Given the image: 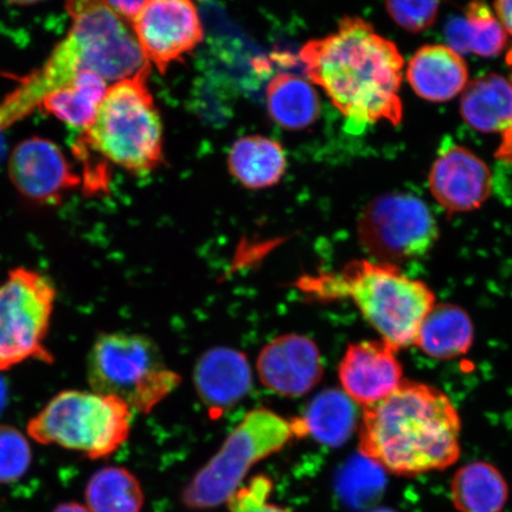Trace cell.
Segmentation results:
<instances>
[{"instance_id": "cell-11", "label": "cell", "mask_w": 512, "mask_h": 512, "mask_svg": "<svg viewBox=\"0 0 512 512\" xmlns=\"http://www.w3.org/2000/svg\"><path fill=\"white\" fill-rule=\"evenodd\" d=\"M131 25L146 61L162 74L204 38L194 0H146Z\"/></svg>"}, {"instance_id": "cell-28", "label": "cell", "mask_w": 512, "mask_h": 512, "mask_svg": "<svg viewBox=\"0 0 512 512\" xmlns=\"http://www.w3.org/2000/svg\"><path fill=\"white\" fill-rule=\"evenodd\" d=\"M441 0H386V8L400 28L420 34L433 27Z\"/></svg>"}, {"instance_id": "cell-12", "label": "cell", "mask_w": 512, "mask_h": 512, "mask_svg": "<svg viewBox=\"0 0 512 512\" xmlns=\"http://www.w3.org/2000/svg\"><path fill=\"white\" fill-rule=\"evenodd\" d=\"M9 175L25 198L41 204L60 203L81 184L60 147L40 137L29 138L15 147L9 160Z\"/></svg>"}, {"instance_id": "cell-22", "label": "cell", "mask_w": 512, "mask_h": 512, "mask_svg": "<svg viewBox=\"0 0 512 512\" xmlns=\"http://www.w3.org/2000/svg\"><path fill=\"white\" fill-rule=\"evenodd\" d=\"M473 324L467 313L454 304H435L422 322L416 347L437 360L462 356L473 343Z\"/></svg>"}, {"instance_id": "cell-30", "label": "cell", "mask_w": 512, "mask_h": 512, "mask_svg": "<svg viewBox=\"0 0 512 512\" xmlns=\"http://www.w3.org/2000/svg\"><path fill=\"white\" fill-rule=\"evenodd\" d=\"M114 15L126 23H132L146 0H101Z\"/></svg>"}, {"instance_id": "cell-27", "label": "cell", "mask_w": 512, "mask_h": 512, "mask_svg": "<svg viewBox=\"0 0 512 512\" xmlns=\"http://www.w3.org/2000/svg\"><path fill=\"white\" fill-rule=\"evenodd\" d=\"M29 441L12 426H0V484H11L21 479L31 465Z\"/></svg>"}, {"instance_id": "cell-2", "label": "cell", "mask_w": 512, "mask_h": 512, "mask_svg": "<svg viewBox=\"0 0 512 512\" xmlns=\"http://www.w3.org/2000/svg\"><path fill=\"white\" fill-rule=\"evenodd\" d=\"M462 421L448 396L430 384L403 380L364 407L361 456L396 476L443 471L460 457Z\"/></svg>"}, {"instance_id": "cell-19", "label": "cell", "mask_w": 512, "mask_h": 512, "mask_svg": "<svg viewBox=\"0 0 512 512\" xmlns=\"http://www.w3.org/2000/svg\"><path fill=\"white\" fill-rule=\"evenodd\" d=\"M287 158L283 145L264 136L242 137L230 147V174L251 190L274 187L284 177Z\"/></svg>"}, {"instance_id": "cell-8", "label": "cell", "mask_w": 512, "mask_h": 512, "mask_svg": "<svg viewBox=\"0 0 512 512\" xmlns=\"http://www.w3.org/2000/svg\"><path fill=\"white\" fill-rule=\"evenodd\" d=\"M87 376L94 392L118 396L146 413L168 396L179 377L165 367L149 338L140 335H101L88 355Z\"/></svg>"}, {"instance_id": "cell-31", "label": "cell", "mask_w": 512, "mask_h": 512, "mask_svg": "<svg viewBox=\"0 0 512 512\" xmlns=\"http://www.w3.org/2000/svg\"><path fill=\"white\" fill-rule=\"evenodd\" d=\"M494 12L504 30L512 36V0H495Z\"/></svg>"}, {"instance_id": "cell-3", "label": "cell", "mask_w": 512, "mask_h": 512, "mask_svg": "<svg viewBox=\"0 0 512 512\" xmlns=\"http://www.w3.org/2000/svg\"><path fill=\"white\" fill-rule=\"evenodd\" d=\"M66 8L72 27L47 62L0 102V132L83 72L91 70L107 82H118L149 66L128 23L101 0H67Z\"/></svg>"}, {"instance_id": "cell-25", "label": "cell", "mask_w": 512, "mask_h": 512, "mask_svg": "<svg viewBox=\"0 0 512 512\" xmlns=\"http://www.w3.org/2000/svg\"><path fill=\"white\" fill-rule=\"evenodd\" d=\"M107 89V81L88 70L49 94L40 107L64 124L86 130L93 124Z\"/></svg>"}, {"instance_id": "cell-16", "label": "cell", "mask_w": 512, "mask_h": 512, "mask_svg": "<svg viewBox=\"0 0 512 512\" xmlns=\"http://www.w3.org/2000/svg\"><path fill=\"white\" fill-rule=\"evenodd\" d=\"M406 78L419 98L446 102L463 94L470 83V72L458 51L447 44H427L409 60Z\"/></svg>"}, {"instance_id": "cell-10", "label": "cell", "mask_w": 512, "mask_h": 512, "mask_svg": "<svg viewBox=\"0 0 512 512\" xmlns=\"http://www.w3.org/2000/svg\"><path fill=\"white\" fill-rule=\"evenodd\" d=\"M358 238L375 261L394 265L430 252L439 238V227L421 198L387 194L362 211Z\"/></svg>"}, {"instance_id": "cell-17", "label": "cell", "mask_w": 512, "mask_h": 512, "mask_svg": "<svg viewBox=\"0 0 512 512\" xmlns=\"http://www.w3.org/2000/svg\"><path fill=\"white\" fill-rule=\"evenodd\" d=\"M194 379L204 405L221 414L245 398L252 386V370L241 351L216 348L197 362Z\"/></svg>"}, {"instance_id": "cell-7", "label": "cell", "mask_w": 512, "mask_h": 512, "mask_svg": "<svg viewBox=\"0 0 512 512\" xmlns=\"http://www.w3.org/2000/svg\"><path fill=\"white\" fill-rule=\"evenodd\" d=\"M298 437L296 422L266 408L249 412L183 490V503L207 510L228 502L252 467Z\"/></svg>"}, {"instance_id": "cell-36", "label": "cell", "mask_w": 512, "mask_h": 512, "mask_svg": "<svg viewBox=\"0 0 512 512\" xmlns=\"http://www.w3.org/2000/svg\"><path fill=\"white\" fill-rule=\"evenodd\" d=\"M367 512H398V511H395V510L389 509V508H376L373 510H369Z\"/></svg>"}, {"instance_id": "cell-9", "label": "cell", "mask_w": 512, "mask_h": 512, "mask_svg": "<svg viewBox=\"0 0 512 512\" xmlns=\"http://www.w3.org/2000/svg\"><path fill=\"white\" fill-rule=\"evenodd\" d=\"M56 300V288L41 273L18 267L0 285V370L30 358L51 362L44 348Z\"/></svg>"}, {"instance_id": "cell-35", "label": "cell", "mask_w": 512, "mask_h": 512, "mask_svg": "<svg viewBox=\"0 0 512 512\" xmlns=\"http://www.w3.org/2000/svg\"><path fill=\"white\" fill-rule=\"evenodd\" d=\"M6 2L17 5H31L41 2V0H6Z\"/></svg>"}, {"instance_id": "cell-4", "label": "cell", "mask_w": 512, "mask_h": 512, "mask_svg": "<svg viewBox=\"0 0 512 512\" xmlns=\"http://www.w3.org/2000/svg\"><path fill=\"white\" fill-rule=\"evenodd\" d=\"M299 285L320 299H351L382 341L396 350L415 344L422 322L437 304L425 283L379 261H354L342 272L307 277Z\"/></svg>"}, {"instance_id": "cell-1", "label": "cell", "mask_w": 512, "mask_h": 512, "mask_svg": "<svg viewBox=\"0 0 512 512\" xmlns=\"http://www.w3.org/2000/svg\"><path fill=\"white\" fill-rule=\"evenodd\" d=\"M299 57L307 78L352 123L401 124L405 59L363 18H343L335 32L307 42Z\"/></svg>"}, {"instance_id": "cell-21", "label": "cell", "mask_w": 512, "mask_h": 512, "mask_svg": "<svg viewBox=\"0 0 512 512\" xmlns=\"http://www.w3.org/2000/svg\"><path fill=\"white\" fill-rule=\"evenodd\" d=\"M445 35L447 46L459 54H475L483 59L501 55L509 41L507 31L484 0H471L463 16L448 22Z\"/></svg>"}, {"instance_id": "cell-6", "label": "cell", "mask_w": 512, "mask_h": 512, "mask_svg": "<svg viewBox=\"0 0 512 512\" xmlns=\"http://www.w3.org/2000/svg\"><path fill=\"white\" fill-rule=\"evenodd\" d=\"M131 425L132 408L118 396L63 390L29 421L28 434L38 444L100 460L126 443Z\"/></svg>"}, {"instance_id": "cell-26", "label": "cell", "mask_w": 512, "mask_h": 512, "mask_svg": "<svg viewBox=\"0 0 512 512\" xmlns=\"http://www.w3.org/2000/svg\"><path fill=\"white\" fill-rule=\"evenodd\" d=\"M86 507L91 512H140L144 492L132 472L120 466H107L88 480Z\"/></svg>"}, {"instance_id": "cell-13", "label": "cell", "mask_w": 512, "mask_h": 512, "mask_svg": "<svg viewBox=\"0 0 512 512\" xmlns=\"http://www.w3.org/2000/svg\"><path fill=\"white\" fill-rule=\"evenodd\" d=\"M428 187L434 200L450 213L479 209L492 192L491 170L464 146L445 147L434 160Z\"/></svg>"}, {"instance_id": "cell-32", "label": "cell", "mask_w": 512, "mask_h": 512, "mask_svg": "<svg viewBox=\"0 0 512 512\" xmlns=\"http://www.w3.org/2000/svg\"><path fill=\"white\" fill-rule=\"evenodd\" d=\"M510 80L512 81V74ZM496 158L512 165V126L507 132L502 134L501 144H499L496 150Z\"/></svg>"}, {"instance_id": "cell-14", "label": "cell", "mask_w": 512, "mask_h": 512, "mask_svg": "<svg viewBox=\"0 0 512 512\" xmlns=\"http://www.w3.org/2000/svg\"><path fill=\"white\" fill-rule=\"evenodd\" d=\"M256 368L266 388L287 398L309 393L324 373L322 356L315 342L293 334L268 343L260 352Z\"/></svg>"}, {"instance_id": "cell-23", "label": "cell", "mask_w": 512, "mask_h": 512, "mask_svg": "<svg viewBox=\"0 0 512 512\" xmlns=\"http://www.w3.org/2000/svg\"><path fill=\"white\" fill-rule=\"evenodd\" d=\"M266 104L274 123L290 131L311 126L320 113L315 88L300 76L290 73L277 74L268 83Z\"/></svg>"}, {"instance_id": "cell-34", "label": "cell", "mask_w": 512, "mask_h": 512, "mask_svg": "<svg viewBox=\"0 0 512 512\" xmlns=\"http://www.w3.org/2000/svg\"><path fill=\"white\" fill-rule=\"evenodd\" d=\"M6 401V388L5 384L3 383L2 379H0V411L4 408Z\"/></svg>"}, {"instance_id": "cell-24", "label": "cell", "mask_w": 512, "mask_h": 512, "mask_svg": "<svg viewBox=\"0 0 512 512\" xmlns=\"http://www.w3.org/2000/svg\"><path fill=\"white\" fill-rule=\"evenodd\" d=\"M451 498L458 512H502L509 498L508 483L494 465L470 463L452 478Z\"/></svg>"}, {"instance_id": "cell-15", "label": "cell", "mask_w": 512, "mask_h": 512, "mask_svg": "<svg viewBox=\"0 0 512 512\" xmlns=\"http://www.w3.org/2000/svg\"><path fill=\"white\" fill-rule=\"evenodd\" d=\"M398 350L382 341L349 345L338 368L343 392L364 407L392 394L403 381Z\"/></svg>"}, {"instance_id": "cell-33", "label": "cell", "mask_w": 512, "mask_h": 512, "mask_svg": "<svg viewBox=\"0 0 512 512\" xmlns=\"http://www.w3.org/2000/svg\"><path fill=\"white\" fill-rule=\"evenodd\" d=\"M53 512H91V510H89L86 505L69 502L57 505Z\"/></svg>"}, {"instance_id": "cell-5", "label": "cell", "mask_w": 512, "mask_h": 512, "mask_svg": "<svg viewBox=\"0 0 512 512\" xmlns=\"http://www.w3.org/2000/svg\"><path fill=\"white\" fill-rule=\"evenodd\" d=\"M151 68L108 87L93 124L80 137L83 149L137 175L164 162L162 119L147 83Z\"/></svg>"}, {"instance_id": "cell-29", "label": "cell", "mask_w": 512, "mask_h": 512, "mask_svg": "<svg viewBox=\"0 0 512 512\" xmlns=\"http://www.w3.org/2000/svg\"><path fill=\"white\" fill-rule=\"evenodd\" d=\"M273 482L270 477L259 475L240 486L228 499L230 512H292L270 501Z\"/></svg>"}, {"instance_id": "cell-18", "label": "cell", "mask_w": 512, "mask_h": 512, "mask_svg": "<svg viewBox=\"0 0 512 512\" xmlns=\"http://www.w3.org/2000/svg\"><path fill=\"white\" fill-rule=\"evenodd\" d=\"M465 123L480 133L504 134L512 126V81L491 73L470 81L460 99Z\"/></svg>"}, {"instance_id": "cell-20", "label": "cell", "mask_w": 512, "mask_h": 512, "mask_svg": "<svg viewBox=\"0 0 512 512\" xmlns=\"http://www.w3.org/2000/svg\"><path fill=\"white\" fill-rule=\"evenodd\" d=\"M294 422L298 437L311 435L324 446H342L357 426L356 402L342 390H324L313 399L302 418Z\"/></svg>"}]
</instances>
